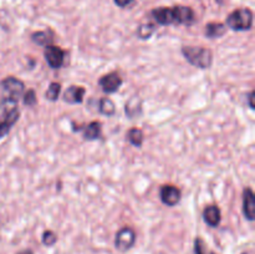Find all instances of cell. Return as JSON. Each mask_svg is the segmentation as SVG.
Listing matches in <instances>:
<instances>
[{
  "label": "cell",
  "mask_w": 255,
  "mask_h": 254,
  "mask_svg": "<svg viewBox=\"0 0 255 254\" xmlns=\"http://www.w3.org/2000/svg\"><path fill=\"white\" fill-rule=\"evenodd\" d=\"M243 214L248 221L255 219V196L253 189L246 187L243 191Z\"/></svg>",
  "instance_id": "obj_10"
},
{
  "label": "cell",
  "mask_w": 255,
  "mask_h": 254,
  "mask_svg": "<svg viewBox=\"0 0 255 254\" xmlns=\"http://www.w3.org/2000/svg\"><path fill=\"white\" fill-rule=\"evenodd\" d=\"M102 134V126L99 121L90 122L84 128V138L87 141H95L99 139Z\"/></svg>",
  "instance_id": "obj_14"
},
{
  "label": "cell",
  "mask_w": 255,
  "mask_h": 254,
  "mask_svg": "<svg viewBox=\"0 0 255 254\" xmlns=\"http://www.w3.org/2000/svg\"><path fill=\"white\" fill-rule=\"evenodd\" d=\"M143 131L139 128H137V127H133V128L128 129V132H127V139H128V142L131 144H133V146L136 147H141L142 143H143Z\"/></svg>",
  "instance_id": "obj_18"
},
{
  "label": "cell",
  "mask_w": 255,
  "mask_h": 254,
  "mask_svg": "<svg viewBox=\"0 0 255 254\" xmlns=\"http://www.w3.org/2000/svg\"><path fill=\"white\" fill-rule=\"evenodd\" d=\"M154 31H156V25L143 24L138 27V30H137V36L142 40H147L153 35Z\"/></svg>",
  "instance_id": "obj_19"
},
{
  "label": "cell",
  "mask_w": 255,
  "mask_h": 254,
  "mask_svg": "<svg viewBox=\"0 0 255 254\" xmlns=\"http://www.w3.org/2000/svg\"><path fill=\"white\" fill-rule=\"evenodd\" d=\"M211 254H216V253H213V252H212V253Z\"/></svg>",
  "instance_id": "obj_28"
},
{
  "label": "cell",
  "mask_w": 255,
  "mask_h": 254,
  "mask_svg": "<svg viewBox=\"0 0 255 254\" xmlns=\"http://www.w3.org/2000/svg\"><path fill=\"white\" fill-rule=\"evenodd\" d=\"M254 91H252L251 94H249V96H248V100H249V106H251V109L252 110H254L255 109V104H254Z\"/></svg>",
  "instance_id": "obj_25"
},
{
  "label": "cell",
  "mask_w": 255,
  "mask_h": 254,
  "mask_svg": "<svg viewBox=\"0 0 255 254\" xmlns=\"http://www.w3.org/2000/svg\"><path fill=\"white\" fill-rule=\"evenodd\" d=\"M25 92V85L16 77H5L0 81V97L6 101L17 102Z\"/></svg>",
  "instance_id": "obj_4"
},
{
  "label": "cell",
  "mask_w": 255,
  "mask_h": 254,
  "mask_svg": "<svg viewBox=\"0 0 255 254\" xmlns=\"http://www.w3.org/2000/svg\"><path fill=\"white\" fill-rule=\"evenodd\" d=\"M182 55L189 64L198 69H209L213 64V52L207 47L183 46Z\"/></svg>",
  "instance_id": "obj_3"
},
{
  "label": "cell",
  "mask_w": 255,
  "mask_h": 254,
  "mask_svg": "<svg viewBox=\"0 0 255 254\" xmlns=\"http://www.w3.org/2000/svg\"><path fill=\"white\" fill-rule=\"evenodd\" d=\"M227 32V26L222 22H209L206 25L204 29V34L209 39H217V37H222Z\"/></svg>",
  "instance_id": "obj_13"
},
{
  "label": "cell",
  "mask_w": 255,
  "mask_h": 254,
  "mask_svg": "<svg viewBox=\"0 0 255 254\" xmlns=\"http://www.w3.org/2000/svg\"><path fill=\"white\" fill-rule=\"evenodd\" d=\"M22 102H24L25 106L27 107H32L37 104V99H36V94L32 89L26 90V92H24L22 95Z\"/></svg>",
  "instance_id": "obj_21"
},
{
  "label": "cell",
  "mask_w": 255,
  "mask_h": 254,
  "mask_svg": "<svg viewBox=\"0 0 255 254\" xmlns=\"http://www.w3.org/2000/svg\"><path fill=\"white\" fill-rule=\"evenodd\" d=\"M243 254H254V253H253V252H251V251H249V252H244Z\"/></svg>",
  "instance_id": "obj_27"
},
{
  "label": "cell",
  "mask_w": 255,
  "mask_h": 254,
  "mask_svg": "<svg viewBox=\"0 0 255 254\" xmlns=\"http://www.w3.org/2000/svg\"><path fill=\"white\" fill-rule=\"evenodd\" d=\"M99 85L101 86L102 91L106 94H114L119 91V89L122 85V79L117 72H110V74L104 75L99 80Z\"/></svg>",
  "instance_id": "obj_8"
},
{
  "label": "cell",
  "mask_w": 255,
  "mask_h": 254,
  "mask_svg": "<svg viewBox=\"0 0 255 254\" xmlns=\"http://www.w3.org/2000/svg\"><path fill=\"white\" fill-rule=\"evenodd\" d=\"M181 189L172 184H166L161 188V199L166 206L173 207L181 201Z\"/></svg>",
  "instance_id": "obj_9"
},
{
  "label": "cell",
  "mask_w": 255,
  "mask_h": 254,
  "mask_svg": "<svg viewBox=\"0 0 255 254\" xmlns=\"http://www.w3.org/2000/svg\"><path fill=\"white\" fill-rule=\"evenodd\" d=\"M86 94V90L84 89L82 86H70L69 89L65 91L64 94V101L67 102V104L71 105H76V104H81L84 101V96Z\"/></svg>",
  "instance_id": "obj_11"
},
{
  "label": "cell",
  "mask_w": 255,
  "mask_h": 254,
  "mask_svg": "<svg viewBox=\"0 0 255 254\" xmlns=\"http://www.w3.org/2000/svg\"><path fill=\"white\" fill-rule=\"evenodd\" d=\"M99 110L105 116H114L115 112H116V106H115L114 101L111 99L102 97L99 102Z\"/></svg>",
  "instance_id": "obj_17"
},
{
  "label": "cell",
  "mask_w": 255,
  "mask_h": 254,
  "mask_svg": "<svg viewBox=\"0 0 255 254\" xmlns=\"http://www.w3.org/2000/svg\"><path fill=\"white\" fill-rule=\"evenodd\" d=\"M60 92H61V85L59 82H51L47 91L45 92V97L49 101H56L60 96Z\"/></svg>",
  "instance_id": "obj_20"
},
{
  "label": "cell",
  "mask_w": 255,
  "mask_h": 254,
  "mask_svg": "<svg viewBox=\"0 0 255 254\" xmlns=\"http://www.w3.org/2000/svg\"><path fill=\"white\" fill-rule=\"evenodd\" d=\"M227 26L234 31H247L253 26V11L248 7L234 10L227 17Z\"/></svg>",
  "instance_id": "obj_5"
},
{
  "label": "cell",
  "mask_w": 255,
  "mask_h": 254,
  "mask_svg": "<svg viewBox=\"0 0 255 254\" xmlns=\"http://www.w3.org/2000/svg\"><path fill=\"white\" fill-rule=\"evenodd\" d=\"M20 117V110L17 107V102L0 101V138L6 136L17 122Z\"/></svg>",
  "instance_id": "obj_2"
},
{
  "label": "cell",
  "mask_w": 255,
  "mask_h": 254,
  "mask_svg": "<svg viewBox=\"0 0 255 254\" xmlns=\"http://www.w3.org/2000/svg\"><path fill=\"white\" fill-rule=\"evenodd\" d=\"M56 241L57 237L52 231H45L44 233H42V243H44V246L51 247L56 243Z\"/></svg>",
  "instance_id": "obj_22"
},
{
  "label": "cell",
  "mask_w": 255,
  "mask_h": 254,
  "mask_svg": "<svg viewBox=\"0 0 255 254\" xmlns=\"http://www.w3.org/2000/svg\"><path fill=\"white\" fill-rule=\"evenodd\" d=\"M154 21L159 25H192L196 21L194 11L189 6L177 5L172 7H157L151 11Z\"/></svg>",
  "instance_id": "obj_1"
},
{
  "label": "cell",
  "mask_w": 255,
  "mask_h": 254,
  "mask_svg": "<svg viewBox=\"0 0 255 254\" xmlns=\"http://www.w3.org/2000/svg\"><path fill=\"white\" fill-rule=\"evenodd\" d=\"M114 1H115V4L117 5V6H120V7H126L127 5L131 4V2L133 1V0H114Z\"/></svg>",
  "instance_id": "obj_24"
},
{
  "label": "cell",
  "mask_w": 255,
  "mask_h": 254,
  "mask_svg": "<svg viewBox=\"0 0 255 254\" xmlns=\"http://www.w3.org/2000/svg\"><path fill=\"white\" fill-rule=\"evenodd\" d=\"M203 219L209 227H213V228L218 227L222 221V213L221 209L218 208V206L206 207L203 211Z\"/></svg>",
  "instance_id": "obj_12"
},
{
  "label": "cell",
  "mask_w": 255,
  "mask_h": 254,
  "mask_svg": "<svg viewBox=\"0 0 255 254\" xmlns=\"http://www.w3.org/2000/svg\"><path fill=\"white\" fill-rule=\"evenodd\" d=\"M31 40L35 44L40 45V46H47L54 40V34L51 30H44V31H36L31 35Z\"/></svg>",
  "instance_id": "obj_15"
},
{
  "label": "cell",
  "mask_w": 255,
  "mask_h": 254,
  "mask_svg": "<svg viewBox=\"0 0 255 254\" xmlns=\"http://www.w3.org/2000/svg\"><path fill=\"white\" fill-rule=\"evenodd\" d=\"M194 254H206V252H204V243L201 238L194 239Z\"/></svg>",
  "instance_id": "obj_23"
},
{
  "label": "cell",
  "mask_w": 255,
  "mask_h": 254,
  "mask_svg": "<svg viewBox=\"0 0 255 254\" xmlns=\"http://www.w3.org/2000/svg\"><path fill=\"white\" fill-rule=\"evenodd\" d=\"M44 56L51 69H60L65 61V51L59 46L47 45L44 49Z\"/></svg>",
  "instance_id": "obj_7"
},
{
  "label": "cell",
  "mask_w": 255,
  "mask_h": 254,
  "mask_svg": "<svg viewBox=\"0 0 255 254\" xmlns=\"http://www.w3.org/2000/svg\"><path fill=\"white\" fill-rule=\"evenodd\" d=\"M136 243V232L131 227H124L120 229L115 237V247L117 251L125 252L129 251Z\"/></svg>",
  "instance_id": "obj_6"
},
{
  "label": "cell",
  "mask_w": 255,
  "mask_h": 254,
  "mask_svg": "<svg viewBox=\"0 0 255 254\" xmlns=\"http://www.w3.org/2000/svg\"><path fill=\"white\" fill-rule=\"evenodd\" d=\"M125 112L129 116V119H133L134 116H138L142 112V104L138 97L133 96L125 106Z\"/></svg>",
  "instance_id": "obj_16"
},
{
  "label": "cell",
  "mask_w": 255,
  "mask_h": 254,
  "mask_svg": "<svg viewBox=\"0 0 255 254\" xmlns=\"http://www.w3.org/2000/svg\"><path fill=\"white\" fill-rule=\"evenodd\" d=\"M17 254H34V253H32L31 249H24V251L19 252V253H17Z\"/></svg>",
  "instance_id": "obj_26"
}]
</instances>
